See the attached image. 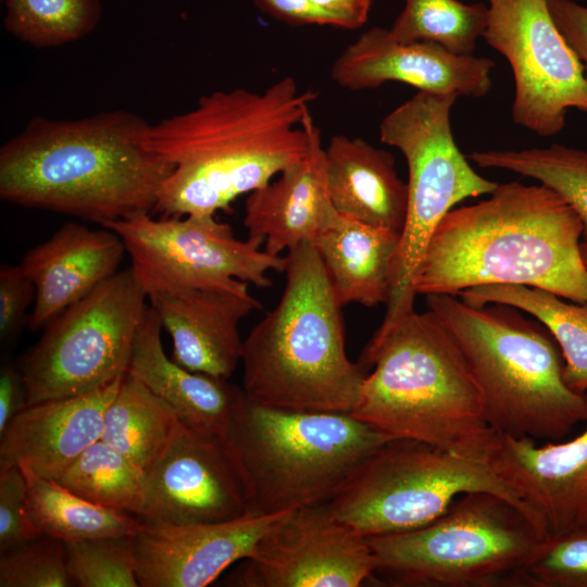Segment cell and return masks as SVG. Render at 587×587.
Returning a JSON list of instances; mask_svg holds the SVG:
<instances>
[{"label":"cell","mask_w":587,"mask_h":587,"mask_svg":"<svg viewBox=\"0 0 587 587\" xmlns=\"http://www.w3.org/2000/svg\"><path fill=\"white\" fill-rule=\"evenodd\" d=\"M458 296L471 304H507L533 315L561 350L566 385L577 392H586L587 303H569L551 291L512 284L476 286Z\"/></svg>","instance_id":"484cf974"},{"label":"cell","mask_w":587,"mask_h":587,"mask_svg":"<svg viewBox=\"0 0 587 587\" xmlns=\"http://www.w3.org/2000/svg\"><path fill=\"white\" fill-rule=\"evenodd\" d=\"M249 513L241 479L223 438L203 436L179 421L162 453L145 472L139 519L218 523Z\"/></svg>","instance_id":"9a60e30c"},{"label":"cell","mask_w":587,"mask_h":587,"mask_svg":"<svg viewBox=\"0 0 587 587\" xmlns=\"http://www.w3.org/2000/svg\"><path fill=\"white\" fill-rule=\"evenodd\" d=\"M283 513H249L218 523L142 520L130 536L139 587H204L214 583L234 563L252 555L262 535Z\"/></svg>","instance_id":"2e32d148"},{"label":"cell","mask_w":587,"mask_h":587,"mask_svg":"<svg viewBox=\"0 0 587 587\" xmlns=\"http://www.w3.org/2000/svg\"><path fill=\"white\" fill-rule=\"evenodd\" d=\"M5 30L38 49L77 41L98 26L99 0H3Z\"/></svg>","instance_id":"1f68e13d"},{"label":"cell","mask_w":587,"mask_h":587,"mask_svg":"<svg viewBox=\"0 0 587 587\" xmlns=\"http://www.w3.org/2000/svg\"><path fill=\"white\" fill-rule=\"evenodd\" d=\"M152 213L105 223L130 258L133 275L147 297L196 288L272 286L271 271L284 272L285 257L272 255L261 239L236 237L215 215L160 216Z\"/></svg>","instance_id":"7c38bea8"},{"label":"cell","mask_w":587,"mask_h":587,"mask_svg":"<svg viewBox=\"0 0 587 587\" xmlns=\"http://www.w3.org/2000/svg\"><path fill=\"white\" fill-rule=\"evenodd\" d=\"M57 482L98 505L138 517L142 512L145 472L101 439L90 445Z\"/></svg>","instance_id":"f546056e"},{"label":"cell","mask_w":587,"mask_h":587,"mask_svg":"<svg viewBox=\"0 0 587 587\" xmlns=\"http://www.w3.org/2000/svg\"><path fill=\"white\" fill-rule=\"evenodd\" d=\"M36 287L21 264L0 267V339L12 341L28 324L27 310L35 302Z\"/></svg>","instance_id":"8d00e7d4"},{"label":"cell","mask_w":587,"mask_h":587,"mask_svg":"<svg viewBox=\"0 0 587 587\" xmlns=\"http://www.w3.org/2000/svg\"><path fill=\"white\" fill-rule=\"evenodd\" d=\"M374 573L367 539L335 519L328 503L322 502L277 517L226 585L359 587Z\"/></svg>","instance_id":"5bb4252c"},{"label":"cell","mask_w":587,"mask_h":587,"mask_svg":"<svg viewBox=\"0 0 587 587\" xmlns=\"http://www.w3.org/2000/svg\"><path fill=\"white\" fill-rule=\"evenodd\" d=\"M40 536L28 512L27 482L22 469H0V552Z\"/></svg>","instance_id":"d590c367"},{"label":"cell","mask_w":587,"mask_h":587,"mask_svg":"<svg viewBox=\"0 0 587 587\" xmlns=\"http://www.w3.org/2000/svg\"><path fill=\"white\" fill-rule=\"evenodd\" d=\"M162 324L148 304L137 329L127 373L170 404L179 421L208 437L223 438L245 390L227 378L190 371L170 359Z\"/></svg>","instance_id":"603a6c76"},{"label":"cell","mask_w":587,"mask_h":587,"mask_svg":"<svg viewBox=\"0 0 587 587\" xmlns=\"http://www.w3.org/2000/svg\"><path fill=\"white\" fill-rule=\"evenodd\" d=\"M317 93L283 77L261 92L236 88L199 98L189 111L150 124L147 148L173 164L152 213L215 215L303 159Z\"/></svg>","instance_id":"6da1fadb"},{"label":"cell","mask_w":587,"mask_h":587,"mask_svg":"<svg viewBox=\"0 0 587 587\" xmlns=\"http://www.w3.org/2000/svg\"><path fill=\"white\" fill-rule=\"evenodd\" d=\"M425 298L462 350L496 433L558 441L587 422V394L566 385L561 350L541 323L507 304Z\"/></svg>","instance_id":"8992f818"},{"label":"cell","mask_w":587,"mask_h":587,"mask_svg":"<svg viewBox=\"0 0 587 587\" xmlns=\"http://www.w3.org/2000/svg\"><path fill=\"white\" fill-rule=\"evenodd\" d=\"M524 586L587 587V521L539 541L524 569Z\"/></svg>","instance_id":"836d02e7"},{"label":"cell","mask_w":587,"mask_h":587,"mask_svg":"<svg viewBox=\"0 0 587 587\" xmlns=\"http://www.w3.org/2000/svg\"><path fill=\"white\" fill-rule=\"evenodd\" d=\"M75 586L66 564L64 542L39 538L1 553L0 587Z\"/></svg>","instance_id":"e575fe53"},{"label":"cell","mask_w":587,"mask_h":587,"mask_svg":"<svg viewBox=\"0 0 587 587\" xmlns=\"http://www.w3.org/2000/svg\"><path fill=\"white\" fill-rule=\"evenodd\" d=\"M469 159L479 167L534 178L560 195L580 218V249L587 254V151L554 143L524 150L474 151Z\"/></svg>","instance_id":"f1b7e54d"},{"label":"cell","mask_w":587,"mask_h":587,"mask_svg":"<svg viewBox=\"0 0 587 587\" xmlns=\"http://www.w3.org/2000/svg\"><path fill=\"white\" fill-rule=\"evenodd\" d=\"M26 405V389L20 369L4 361L0 371V436Z\"/></svg>","instance_id":"ab89813d"},{"label":"cell","mask_w":587,"mask_h":587,"mask_svg":"<svg viewBox=\"0 0 587 587\" xmlns=\"http://www.w3.org/2000/svg\"><path fill=\"white\" fill-rule=\"evenodd\" d=\"M547 536L510 500L488 491L459 496L433 522L366 538L375 572L398 586H524V569Z\"/></svg>","instance_id":"ba28073f"},{"label":"cell","mask_w":587,"mask_h":587,"mask_svg":"<svg viewBox=\"0 0 587 587\" xmlns=\"http://www.w3.org/2000/svg\"><path fill=\"white\" fill-rule=\"evenodd\" d=\"M470 491L510 500L541 529L516 492L488 464L411 439H391L365 457L327 503L335 519L370 538L424 526Z\"/></svg>","instance_id":"30bf717a"},{"label":"cell","mask_w":587,"mask_h":587,"mask_svg":"<svg viewBox=\"0 0 587 587\" xmlns=\"http://www.w3.org/2000/svg\"><path fill=\"white\" fill-rule=\"evenodd\" d=\"M583 224L547 186L498 184L486 200L449 211L435 229L413 282L416 296L482 285L541 288L587 303Z\"/></svg>","instance_id":"3957f363"},{"label":"cell","mask_w":587,"mask_h":587,"mask_svg":"<svg viewBox=\"0 0 587 587\" xmlns=\"http://www.w3.org/2000/svg\"><path fill=\"white\" fill-rule=\"evenodd\" d=\"M70 575L79 587H139L130 536L64 542Z\"/></svg>","instance_id":"d6a6232c"},{"label":"cell","mask_w":587,"mask_h":587,"mask_svg":"<svg viewBox=\"0 0 587 587\" xmlns=\"http://www.w3.org/2000/svg\"><path fill=\"white\" fill-rule=\"evenodd\" d=\"M327 191L341 215L400 233L408 208V184L395 159L362 138L334 135L324 148Z\"/></svg>","instance_id":"cb8c5ba5"},{"label":"cell","mask_w":587,"mask_h":587,"mask_svg":"<svg viewBox=\"0 0 587 587\" xmlns=\"http://www.w3.org/2000/svg\"><path fill=\"white\" fill-rule=\"evenodd\" d=\"M483 38L509 62L513 122L538 136L559 134L571 109L587 112L583 66L558 29L547 0H487Z\"/></svg>","instance_id":"4fadbf2b"},{"label":"cell","mask_w":587,"mask_h":587,"mask_svg":"<svg viewBox=\"0 0 587 587\" xmlns=\"http://www.w3.org/2000/svg\"><path fill=\"white\" fill-rule=\"evenodd\" d=\"M255 5L272 17L290 25H332L330 16L310 0H253Z\"/></svg>","instance_id":"f35d334b"},{"label":"cell","mask_w":587,"mask_h":587,"mask_svg":"<svg viewBox=\"0 0 587 587\" xmlns=\"http://www.w3.org/2000/svg\"><path fill=\"white\" fill-rule=\"evenodd\" d=\"M149 125L121 109L35 116L0 148V198L101 226L152 213L173 164L147 148Z\"/></svg>","instance_id":"7a4b0ae2"},{"label":"cell","mask_w":587,"mask_h":587,"mask_svg":"<svg viewBox=\"0 0 587 587\" xmlns=\"http://www.w3.org/2000/svg\"><path fill=\"white\" fill-rule=\"evenodd\" d=\"M223 440L250 513L272 515L327 502L391 438L350 414L275 409L245 392Z\"/></svg>","instance_id":"52a82bcc"},{"label":"cell","mask_w":587,"mask_h":587,"mask_svg":"<svg viewBox=\"0 0 587 587\" xmlns=\"http://www.w3.org/2000/svg\"><path fill=\"white\" fill-rule=\"evenodd\" d=\"M20 467L27 482L28 512L41 536L62 542L132 536L142 523L136 515L98 505L54 479Z\"/></svg>","instance_id":"4316f807"},{"label":"cell","mask_w":587,"mask_h":587,"mask_svg":"<svg viewBox=\"0 0 587 587\" xmlns=\"http://www.w3.org/2000/svg\"><path fill=\"white\" fill-rule=\"evenodd\" d=\"M179 423L175 410L127 372L107 408L101 440L146 472Z\"/></svg>","instance_id":"83f0119b"},{"label":"cell","mask_w":587,"mask_h":587,"mask_svg":"<svg viewBox=\"0 0 587 587\" xmlns=\"http://www.w3.org/2000/svg\"><path fill=\"white\" fill-rule=\"evenodd\" d=\"M458 97L417 91L380 122L379 139L403 154L409 179L391 291L377 334L415 310L413 282L444 216L464 199L489 195L498 186L473 170L454 141L450 112Z\"/></svg>","instance_id":"9c48e42d"},{"label":"cell","mask_w":587,"mask_h":587,"mask_svg":"<svg viewBox=\"0 0 587 587\" xmlns=\"http://www.w3.org/2000/svg\"><path fill=\"white\" fill-rule=\"evenodd\" d=\"M550 14L579 60L587 79V7L574 0H547Z\"/></svg>","instance_id":"74e56055"},{"label":"cell","mask_w":587,"mask_h":587,"mask_svg":"<svg viewBox=\"0 0 587 587\" xmlns=\"http://www.w3.org/2000/svg\"><path fill=\"white\" fill-rule=\"evenodd\" d=\"M583 255V260L585 262V264L587 265V254H582Z\"/></svg>","instance_id":"b9f144b4"},{"label":"cell","mask_w":587,"mask_h":587,"mask_svg":"<svg viewBox=\"0 0 587 587\" xmlns=\"http://www.w3.org/2000/svg\"><path fill=\"white\" fill-rule=\"evenodd\" d=\"M332 17L335 26L354 29L365 24L372 0H310Z\"/></svg>","instance_id":"60d3db41"},{"label":"cell","mask_w":587,"mask_h":587,"mask_svg":"<svg viewBox=\"0 0 587 587\" xmlns=\"http://www.w3.org/2000/svg\"><path fill=\"white\" fill-rule=\"evenodd\" d=\"M399 241L400 233L336 213L313 243L342 307L387 303Z\"/></svg>","instance_id":"d4e9b609"},{"label":"cell","mask_w":587,"mask_h":587,"mask_svg":"<svg viewBox=\"0 0 587 587\" xmlns=\"http://www.w3.org/2000/svg\"><path fill=\"white\" fill-rule=\"evenodd\" d=\"M367 373L351 416L391 439H411L487 462L497 433L454 337L429 309L374 334L359 361Z\"/></svg>","instance_id":"277c9868"},{"label":"cell","mask_w":587,"mask_h":587,"mask_svg":"<svg viewBox=\"0 0 587 587\" xmlns=\"http://www.w3.org/2000/svg\"><path fill=\"white\" fill-rule=\"evenodd\" d=\"M336 213L327 191L321 134L314 124L308 154L248 193L243 226L249 238L263 241L266 252L282 255L303 242H314Z\"/></svg>","instance_id":"7402d4cb"},{"label":"cell","mask_w":587,"mask_h":587,"mask_svg":"<svg viewBox=\"0 0 587 587\" xmlns=\"http://www.w3.org/2000/svg\"><path fill=\"white\" fill-rule=\"evenodd\" d=\"M147 300L128 267L51 320L17 365L27 405L86 394L125 375Z\"/></svg>","instance_id":"8fae6325"},{"label":"cell","mask_w":587,"mask_h":587,"mask_svg":"<svg viewBox=\"0 0 587 587\" xmlns=\"http://www.w3.org/2000/svg\"><path fill=\"white\" fill-rule=\"evenodd\" d=\"M485 3L459 0H404V8L389 28L401 42L437 43L448 51L470 55L487 25Z\"/></svg>","instance_id":"4dcf8cb0"},{"label":"cell","mask_w":587,"mask_h":587,"mask_svg":"<svg viewBox=\"0 0 587 587\" xmlns=\"http://www.w3.org/2000/svg\"><path fill=\"white\" fill-rule=\"evenodd\" d=\"M486 464L516 492L547 537L587 521V428L572 440L545 446L497 433Z\"/></svg>","instance_id":"ac0fdd59"},{"label":"cell","mask_w":587,"mask_h":587,"mask_svg":"<svg viewBox=\"0 0 587 587\" xmlns=\"http://www.w3.org/2000/svg\"><path fill=\"white\" fill-rule=\"evenodd\" d=\"M148 300L172 338V359L190 371L227 379L241 360L239 323L261 309L248 283L154 294Z\"/></svg>","instance_id":"d6986e66"},{"label":"cell","mask_w":587,"mask_h":587,"mask_svg":"<svg viewBox=\"0 0 587 587\" xmlns=\"http://www.w3.org/2000/svg\"><path fill=\"white\" fill-rule=\"evenodd\" d=\"M284 257L282 296L243 339L242 389L275 409L350 414L367 370L348 358L342 305L313 242Z\"/></svg>","instance_id":"5b68a950"},{"label":"cell","mask_w":587,"mask_h":587,"mask_svg":"<svg viewBox=\"0 0 587 587\" xmlns=\"http://www.w3.org/2000/svg\"><path fill=\"white\" fill-rule=\"evenodd\" d=\"M494 66L488 58L455 54L434 42H401L389 29L373 27L344 49L330 75L352 91L398 82L417 91L478 98L491 89Z\"/></svg>","instance_id":"e0dca14e"},{"label":"cell","mask_w":587,"mask_h":587,"mask_svg":"<svg viewBox=\"0 0 587 587\" xmlns=\"http://www.w3.org/2000/svg\"><path fill=\"white\" fill-rule=\"evenodd\" d=\"M124 376L86 394L25 407L0 436V469L27 466L57 480L101 438L104 413Z\"/></svg>","instance_id":"ffe728a7"},{"label":"cell","mask_w":587,"mask_h":587,"mask_svg":"<svg viewBox=\"0 0 587 587\" xmlns=\"http://www.w3.org/2000/svg\"><path fill=\"white\" fill-rule=\"evenodd\" d=\"M125 252L123 240L113 230L73 222L28 249L20 263L36 287L27 328L42 329L118 272Z\"/></svg>","instance_id":"44dd1931"}]
</instances>
